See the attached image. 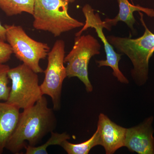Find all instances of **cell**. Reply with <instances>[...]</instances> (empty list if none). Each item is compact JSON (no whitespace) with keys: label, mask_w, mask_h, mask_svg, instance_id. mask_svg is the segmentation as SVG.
<instances>
[{"label":"cell","mask_w":154,"mask_h":154,"mask_svg":"<svg viewBox=\"0 0 154 154\" xmlns=\"http://www.w3.org/2000/svg\"><path fill=\"white\" fill-rule=\"evenodd\" d=\"M101 45L91 34L76 36L73 47L65 56L67 77H77L82 82L88 93L93 91L88 76V68L91 58L100 54Z\"/></svg>","instance_id":"cell-6"},{"label":"cell","mask_w":154,"mask_h":154,"mask_svg":"<svg viewBox=\"0 0 154 154\" xmlns=\"http://www.w3.org/2000/svg\"><path fill=\"white\" fill-rule=\"evenodd\" d=\"M13 54L11 45L0 38V64H4L11 59Z\"/></svg>","instance_id":"cell-17"},{"label":"cell","mask_w":154,"mask_h":154,"mask_svg":"<svg viewBox=\"0 0 154 154\" xmlns=\"http://www.w3.org/2000/svg\"><path fill=\"white\" fill-rule=\"evenodd\" d=\"M139 13L145 28L142 36L132 38L110 35L107 38L118 52L129 58L133 66L131 71L133 79L137 85H142L148 79L149 61L154 53V33L146 25L143 14Z\"/></svg>","instance_id":"cell-2"},{"label":"cell","mask_w":154,"mask_h":154,"mask_svg":"<svg viewBox=\"0 0 154 154\" xmlns=\"http://www.w3.org/2000/svg\"><path fill=\"white\" fill-rule=\"evenodd\" d=\"M9 66L0 64V100L7 101L8 99L11 88L8 86L10 70Z\"/></svg>","instance_id":"cell-16"},{"label":"cell","mask_w":154,"mask_h":154,"mask_svg":"<svg viewBox=\"0 0 154 154\" xmlns=\"http://www.w3.org/2000/svg\"><path fill=\"white\" fill-rule=\"evenodd\" d=\"M0 38L6 41V29L0 22Z\"/></svg>","instance_id":"cell-18"},{"label":"cell","mask_w":154,"mask_h":154,"mask_svg":"<svg viewBox=\"0 0 154 154\" xmlns=\"http://www.w3.org/2000/svg\"><path fill=\"white\" fill-rule=\"evenodd\" d=\"M68 2H69V3H73L74 2L75 0H67Z\"/></svg>","instance_id":"cell-19"},{"label":"cell","mask_w":154,"mask_h":154,"mask_svg":"<svg viewBox=\"0 0 154 154\" xmlns=\"http://www.w3.org/2000/svg\"><path fill=\"white\" fill-rule=\"evenodd\" d=\"M54 109L49 108L43 96L35 105L20 113L19 121L9 139L6 148L12 153L19 154L26 146H36L49 133L55 129L57 120Z\"/></svg>","instance_id":"cell-1"},{"label":"cell","mask_w":154,"mask_h":154,"mask_svg":"<svg viewBox=\"0 0 154 154\" xmlns=\"http://www.w3.org/2000/svg\"><path fill=\"white\" fill-rule=\"evenodd\" d=\"M119 7V12L117 16L113 19L106 18L104 22L105 29L111 30L113 26H116L119 22H124L134 31L136 20L134 16V13L136 11L143 12L148 17H154V10L149 8H144L139 5H134L131 4L128 0H117Z\"/></svg>","instance_id":"cell-11"},{"label":"cell","mask_w":154,"mask_h":154,"mask_svg":"<svg viewBox=\"0 0 154 154\" xmlns=\"http://www.w3.org/2000/svg\"><path fill=\"white\" fill-rule=\"evenodd\" d=\"M8 75L12 85L6 103L24 110L35 105L43 96L37 73L25 64L10 69Z\"/></svg>","instance_id":"cell-4"},{"label":"cell","mask_w":154,"mask_h":154,"mask_svg":"<svg viewBox=\"0 0 154 154\" xmlns=\"http://www.w3.org/2000/svg\"><path fill=\"white\" fill-rule=\"evenodd\" d=\"M48 65L44 71L45 78L40 88L43 95L51 97L53 109L59 110L64 80L67 77L66 67L64 65L65 57V43L61 39L57 40L48 54Z\"/></svg>","instance_id":"cell-7"},{"label":"cell","mask_w":154,"mask_h":154,"mask_svg":"<svg viewBox=\"0 0 154 154\" xmlns=\"http://www.w3.org/2000/svg\"><path fill=\"white\" fill-rule=\"evenodd\" d=\"M19 110L6 102H0V154L3 153L17 127L20 116Z\"/></svg>","instance_id":"cell-12"},{"label":"cell","mask_w":154,"mask_h":154,"mask_svg":"<svg viewBox=\"0 0 154 154\" xmlns=\"http://www.w3.org/2000/svg\"><path fill=\"white\" fill-rule=\"evenodd\" d=\"M82 12L85 18V22L82 28L75 33V36H81L83 32L88 28H94L96 30L97 36L100 38L104 45L106 60H96L98 67L109 66L113 70V75L117 78L119 82L127 84L128 80L122 72L119 67V63L121 58L122 54L117 53L114 50V48L109 43L107 37H105L103 29L105 28L103 21L99 14L94 13V9L90 5L86 4L83 7Z\"/></svg>","instance_id":"cell-8"},{"label":"cell","mask_w":154,"mask_h":154,"mask_svg":"<svg viewBox=\"0 0 154 154\" xmlns=\"http://www.w3.org/2000/svg\"><path fill=\"white\" fill-rule=\"evenodd\" d=\"M67 0H34L33 26L37 30L48 31L55 37L84 25L68 13Z\"/></svg>","instance_id":"cell-3"},{"label":"cell","mask_w":154,"mask_h":154,"mask_svg":"<svg viewBox=\"0 0 154 154\" xmlns=\"http://www.w3.org/2000/svg\"><path fill=\"white\" fill-rule=\"evenodd\" d=\"M34 0H0V9L9 17L23 13L33 15Z\"/></svg>","instance_id":"cell-13"},{"label":"cell","mask_w":154,"mask_h":154,"mask_svg":"<svg viewBox=\"0 0 154 154\" xmlns=\"http://www.w3.org/2000/svg\"><path fill=\"white\" fill-rule=\"evenodd\" d=\"M127 128L118 125L104 113L99 116L97 130L100 140V146L105 149L107 154L114 153L124 146Z\"/></svg>","instance_id":"cell-10"},{"label":"cell","mask_w":154,"mask_h":154,"mask_svg":"<svg viewBox=\"0 0 154 154\" xmlns=\"http://www.w3.org/2000/svg\"><path fill=\"white\" fill-rule=\"evenodd\" d=\"M6 41L11 45L13 53L23 63L38 73L44 72L39 65L50 51L47 43L36 41L26 33L22 26L5 25Z\"/></svg>","instance_id":"cell-5"},{"label":"cell","mask_w":154,"mask_h":154,"mask_svg":"<svg viewBox=\"0 0 154 154\" xmlns=\"http://www.w3.org/2000/svg\"><path fill=\"white\" fill-rule=\"evenodd\" d=\"M70 137L66 133L60 134L52 131L51 137L44 144L40 146H31L28 145L25 147L26 154H48V147L49 146H61L64 141L68 140Z\"/></svg>","instance_id":"cell-15"},{"label":"cell","mask_w":154,"mask_h":154,"mask_svg":"<svg viewBox=\"0 0 154 154\" xmlns=\"http://www.w3.org/2000/svg\"><path fill=\"white\" fill-rule=\"evenodd\" d=\"M100 145L99 133L96 132L91 138L82 143L74 144L64 141L61 146L68 154H88L91 149L96 146Z\"/></svg>","instance_id":"cell-14"},{"label":"cell","mask_w":154,"mask_h":154,"mask_svg":"<svg viewBox=\"0 0 154 154\" xmlns=\"http://www.w3.org/2000/svg\"><path fill=\"white\" fill-rule=\"evenodd\" d=\"M153 120L151 116L137 126L127 128L124 146L139 154H154Z\"/></svg>","instance_id":"cell-9"}]
</instances>
